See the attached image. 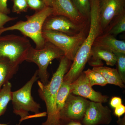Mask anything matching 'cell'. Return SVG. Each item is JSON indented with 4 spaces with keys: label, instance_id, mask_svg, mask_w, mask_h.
Returning a JSON list of instances; mask_svg holds the SVG:
<instances>
[{
    "label": "cell",
    "instance_id": "cell-1",
    "mask_svg": "<svg viewBox=\"0 0 125 125\" xmlns=\"http://www.w3.org/2000/svg\"><path fill=\"white\" fill-rule=\"evenodd\" d=\"M90 13L89 26L87 36L76 52L73 63L63 80L70 83L73 82L83 72L89 59L94 42L103 33L99 10V0H90Z\"/></svg>",
    "mask_w": 125,
    "mask_h": 125
},
{
    "label": "cell",
    "instance_id": "cell-2",
    "mask_svg": "<svg viewBox=\"0 0 125 125\" xmlns=\"http://www.w3.org/2000/svg\"><path fill=\"white\" fill-rule=\"evenodd\" d=\"M71 61L64 55L60 58L57 69L53 74L51 81L47 84L38 81L39 95L44 101L47 108V119L42 125H59L60 116L56 107V99L57 93L63 78L70 67Z\"/></svg>",
    "mask_w": 125,
    "mask_h": 125
},
{
    "label": "cell",
    "instance_id": "cell-3",
    "mask_svg": "<svg viewBox=\"0 0 125 125\" xmlns=\"http://www.w3.org/2000/svg\"><path fill=\"white\" fill-rule=\"evenodd\" d=\"M52 14V8L46 6L32 15L26 16L27 20L25 21H20L12 26L0 29V36L6 31L18 30L24 36L33 41L36 44V49H42L46 42L42 35L43 25L46 19Z\"/></svg>",
    "mask_w": 125,
    "mask_h": 125
},
{
    "label": "cell",
    "instance_id": "cell-4",
    "mask_svg": "<svg viewBox=\"0 0 125 125\" xmlns=\"http://www.w3.org/2000/svg\"><path fill=\"white\" fill-rule=\"evenodd\" d=\"M39 79L37 70L31 79L20 89L12 92V104L13 113L20 117V122L28 119L30 112L39 116H46L47 112L39 113L41 108L40 104L34 100L31 90L33 85Z\"/></svg>",
    "mask_w": 125,
    "mask_h": 125
},
{
    "label": "cell",
    "instance_id": "cell-5",
    "mask_svg": "<svg viewBox=\"0 0 125 125\" xmlns=\"http://www.w3.org/2000/svg\"><path fill=\"white\" fill-rule=\"evenodd\" d=\"M32 46L25 36L15 34L0 36V59L16 65L25 61L28 52Z\"/></svg>",
    "mask_w": 125,
    "mask_h": 125
},
{
    "label": "cell",
    "instance_id": "cell-6",
    "mask_svg": "<svg viewBox=\"0 0 125 125\" xmlns=\"http://www.w3.org/2000/svg\"><path fill=\"white\" fill-rule=\"evenodd\" d=\"M64 55V52L52 43L46 41L42 49H37L31 46L25 61L35 63L38 67V74L40 82L44 84L49 83V74L48 67L52 61Z\"/></svg>",
    "mask_w": 125,
    "mask_h": 125
},
{
    "label": "cell",
    "instance_id": "cell-7",
    "mask_svg": "<svg viewBox=\"0 0 125 125\" xmlns=\"http://www.w3.org/2000/svg\"><path fill=\"white\" fill-rule=\"evenodd\" d=\"M89 24L79 33L74 36H69L57 31L42 30V36L45 41L54 44L64 52L66 58L73 61L87 36Z\"/></svg>",
    "mask_w": 125,
    "mask_h": 125
},
{
    "label": "cell",
    "instance_id": "cell-8",
    "mask_svg": "<svg viewBox=\"0 0 125 125\" xmlns=\"http://www.w3.org/2000/svg\"><path fill=\"white\" fill-rule=\"evenodd\" d=\"M90 101L70 93L60 113V120L81 122Z\"/></svg>",
    "mask_w": 125,
    "mask_h": 125
},
{
    "label": "cell",
    "instance_id": "cell-9",
    "mask_svg": "<svg viewBox=\"0 0 125 125\" xmlns=\"http://www.w3.org/2000/svg\"><path fill=\"white\" fill-rule=\"evenodd\" d=\"M89 22L85 24H79L65 16L52 14L45 20L42 30L57 31L69 36H74L83 30Z\"/></svg>",
    "mask_w": 125,
    "mask_h": 125
},
{
    "label": "cell",
    "instance_id": "cell-10",
    "mask_svg": "<svg viewBox=\"0 0 125 125\" xmlns=\"http://www.w3.org/2000/svg\"><path fill=\"white\" fill-rule=\"evenodd\" d=\"M99 10L104 33L115 18L125 13V0H99Z\"/></svg>",
    "mask_w": 125,
    "mask_h": 125
},
{
    "label": "cell",
    "instance_id": "cell-11",
    "mask_svg": "<svg viewBox=\"0 0 125 125\" xmlns=\"http://www.w3.org/2000/svg\"><path fill=\"white\" fill-rule=\"evenodd\" d=\"M112 120L111 111L108 107L90 101L81 122L84 125H108Z\"/></svg>",
    "mask_w": 125,
    "mask_h": 125
},
{
    "label": "cell",
    "instance_id": "cell-12",
    "mask_svg": "<svg viewBox=\"0 0 125 125\" xmlns=\"http://www.w3.org/2000/svg\"><path fill=\"white\" fill-rule=\"evenodd\" d=\"M70 93L85 99H88L92 102L105 103L107 102L109 97L103 95L101 93L96 92L90 85L88 80L83 73L70 84Z\"/></svg>",
    "mask_w": 125,
    "mask_h": 125
},
{
    "label": "cell",
    "instance_id": "cell-13",
    "mask_svg": "<svg viewBox=\"0 0 125 125\" xmlns=\"http://www.w3.org/2000/svg\"><path fill=\"white\" fill-rule=\"evenodd\" d=\"M52 7L53 15L65 16L80 24H85L89 22L78 12L71 0H52Z\"/></svg>",
    "mask_w": 125,
    "mask_h": 125
},
{
    "label": "cell",
    "instance_id": "cell-14",
    "mask_svg": "<svg viewBox=\"0 0 125 125\" xmlns=\"http://www.w3.org/2000/svg\"><path fill=\"white\" fill-rule=\"evenodd\" d=\"M93 47L105 49L114 54H125V41L118 40L114 36L107 33L97 37Z\"/></svg>",
    "mask_w": 125,
    "mask_h": 125
},
{
    "label": "cell",
    "instance_id": "cell-15",
    "mask_svg": "<svg viewBox=\"0 0 125 125\" xmlns=\"http://www.w3.org/2000/svg\"><path fill=\"white\" fill-rule=\"evenodd\" d=\"M102 60L105 61L107 65L113 66L116 64V56L111 52L93 47L88 61L89 64L94 67L102 66L103 65Z\"/></svg>",
    "mask_w": 125,
    "mask_h": 125
},
{
    "label": "cell",
    "instance_id": "cell-16",
    "mask_svg": "<svg viewBox=\"0 0 125 125\" xmlns=\"http://www.w3.org/2000/svg\"><path fill=\"white\" fill-rule=\"evenodd\" d=\"M93 70L100 73L107 81L108 84H114L121 88L125 85L117 69L103 66L93 67Z\"/></svg>",
    "mask_w": 125,
    "mask_h": 125
},
{
    "label": "cell",
    "instance_id": "cell-17",
    "mask_svg": "<svg viewBox=\"0 0 125 125\" xmlns=\"http://www.w3.org/2000/svg\"><path fill=\"white\" fill-rule=\"evenodd\" d=\"M19 68V65L0 59V90L5 83L12 79L16 73Z\"/></svg>",
    "mask_w": 125,
    "mask_h": 125
},
{
    "label": "cell",
    "instance_id": "cell-18",
    "mask_svg": "<svg viewBox=\"0 0 125 125\" xmlns=\"http://www.w3.org/2000/svg\"><path fill=\"white\" fill-rule=\"evenodd\" d=\"M12 85L8 81L2 86L0 90V117L6 111L8 104L12 99Z\"/></svg>",
    "mask_w": 125,
    "mask_h": 125
},
{
    "label": "cell",
    "instance_id": "cell-19",
    "mask_svg": "<svg viewBox=\"0 0 125 125\" xmlns=\"http://www.w3.org/2000/svg\"><path fill=\"white\" fill-rule=\"evenodd\" d=\"M70 84L67 81L62 80L58 90L56 99V107L59 116L60 112L64 106L67 97L70 93Z\"/></svg>",
    "mask_w": 125,
    "mask_h": 125
},
{
    "label": "cell",
    "instance_id": "cell-20",
    "mask_svg": "<svg viewBox=\"0 0 125 125\" xmlns=\"http://www.w3.org/2000/svg\"><path fill=\"white\" fill-rule=\"evenodd\" d=\"M106 30L107 33L114 37L125 31V13L115 18Z\"/></svg>",
    "mask_w": 125,
    "mask_h": 125
},
{
    "label": "cell",
    "instance_id": "cell-21",
    "mask_svg": "<svg viewBox=\"0 0 125 125\" xmlns=\"http://www.w3.org/2000/svg\"><path fill=\"white\" fill-rule=\"evenodd\" d=\"M92 86L95 85L104 86L107 84V81L100 73L89 69L83 72Z\"/></svg>",
    "mask_w": 125,
    "mask_h": 125
},
{
    "label": "cell",
    "instance_id": "cell-22",
    "mask_svg": "<svg viewBox=\"0 0 125 125\" xmlns=\"http://www.w3.org/2000/svg\"><path fill=\"white\" fill-rule=\"evenodd\" d=\"M78 12L83 17L90 20V0H71Z\"/></svg>",
    "mask_w": 125,
    "mask_h": 125
},
{
    "label": "cell",
    "instance_id": "cell-23",
    "mask_svg": "<svg viewBox=\"0 0 125 125\" xmlns=\"http://www.w3.org/2000/svg\"><path fill=\"white\" fill-rule=\"evenodd\" d=\"M116 56V64L117 71L123 83H125V54L118 53L114 54Z\"/></svg>",
    "mask_w": 125,
    "mask_h": 125
},
{
    "label": "cell",
    "instance_id": "cell-24",
    "mask_svg": "<svg viewBox=\"0 0 125 125\" xmlns=\"http://www.w3.org/2000/svg\"><path fill=\"white\" fill-rule=\"evenodd\" d=\"M13 5L12 11L20 14L26 12L29 8L27 0H12Z\"/></svg>",
    "mask_w": 125,
    "mask_h": 125
},
{
    "label": "cell",
    "instance_id": "cell-25",
    "mask_svg": "<svg viewBox=\"0 0 125 125\" xmlns=\"http://www.w3.org/2000/svg\"><path fill=\"white\" fill-rule=\"evenodd\" d=\"M29 8L36 11L43 10L46 6L42 0H27Z\"/></svg>",
    "mask_w": 125,
    "mask_h": 125
},
{
    "label": "cell",
    "instance_id": "cell-26",
    "mask_svg": "<svg viewBox=\"0 0 125 125\" xmlns=\"http://www.w3.org/2000/svg\"><path fill=\"white\" fill-rule=\"evenodd\" d=\"M17 18V17H11L8 15L0 13V29L4 28V26L6 23L16 20Z\"/></svg>",
    "mask_w": 125,
    "mask_h": 125
},
{
    "label": "cell",
    "instance_id": "cell-27",
    "mask_svg": "<svg viewBox=\"0 0 125 125\" xmlns=\"http://www.w3.org/2000/svg\"><path fill=\"white\" fill-rule=\"evenodd\" d=\"M7 0H0V13L7 15L10 13V10L7 6Z\"/></svg>",
    "mask_w": 125,
    "mask_h": 125
},
{
    "label": "cell",
    "instance_id": "cell-28",
    "mask_svg": "<svg viewBox=\"0 0 125 125\" xmlns=\"http://www.w3.org/2000/svg\"><path fill=\"white\" fill-rule=\"evenodd\" d=\"M125 113V106L122 104L118 106L115 108L114 111V114L118 118H120Z\"/></svg>",
    "mask_w": 125,
    "mask_h": 125
},
{
    "label": "cell",
    "instance_id": "cell-29",
    "mask_svg": "<svg viewBox=\"0 0 125 125\" xmlns=\"http://www.w3.org/2000/svg\"><path fill=\"white\" fill-rule=\"evenodd\" d=\"M122 103V99L119 97H113L111 99L110 101V105L112 107L114 108L116 107L119 105H121Z\"/></svg>",
    "mask_w": 125,
    "mask_h": 125
},
{
    "label": "cell",
    "instance_id": "cell-30",
    "mask_svg": "<svg viewBox=\"0 0 125 125\" xmlns=\"http://www.w3.org/2000/svg\"><path fill=\"white\" fill-rule=\"evenodd\" d=\"M59 125H84L81 122L74 121L60 120Z\"/></svg>",
    "mask_w": 125,
    "mask_h": 125
},
{
    "label": "cell",
    "instance_id": "cell-31",
    "mask_svg": "<svg viewBox=\"0 0 125 125\" xmlns=\"http://www.w3.org/2000/svg\"><path fill=\"white\" fill-rule=\"evenodd\" d=\"M118 120L117 121L118 125H125V116L122 118H118Z\"/></svg>",
    "mask_w": 125,
    "mask_h": 125
},
{
    "label": "cell",
    "instance_id": "cell-32",
    "mask_svg": "<svg viewBox=\"0 0 125 125\" xmlns=\"http://www.w3.org/2000/svg\"><path fill=\"white\" fill-rule=\"evenodd\" d=\"M46 6L52 7V0H42Z\"/></svg>",
    "mask_w": 125,
    "mask_h": 125
},
{
    "label": "cell",
    "instance_id": "cell-33",
    "mask_svg": "<svg viewBox=\"0 0 125 125\" xmlns=\"http://www.w3.org/2000/svg\"><path fill=\"white\" fill-rule=\"evenodd\" d=\"M21 122H20L19 123L18 125H20ZM0 125H7V124H0Z\"/></svg>",
    "mask_w": 125,
    "mask_h": 125
}]
</instances>
